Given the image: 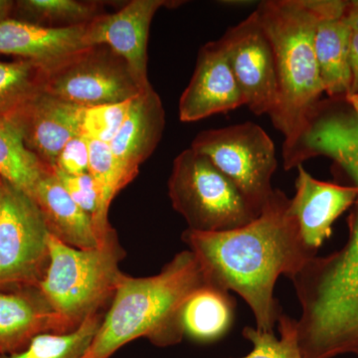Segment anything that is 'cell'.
<instances>
[{"instance_id": "obj_26", "label": "cell", "mask_w": 358, "mask_h": 358, "mask_svg": "<svg viewBox=\"0 0 358 358\" xmlns=\"http://www.w3.org/2000/svg\"><path fill=\"white\" fill-rule=\"evenodd\" d=\"M133 101L84 108L81 136L89 141L110 143L121 129Z\"/></svg>"}, {"instance_id": "obj_3", "label": "cell", "mask_w": 358, "mask_h": 358, "mask_svg": "<svg viewBox=\"0 0 358 358\" xmlns=\"http://www.w3.org/2000/svg\"><path fill=\"white\" fill-rule=\"evenodd\" d=\"M322 3L324 0H264L255 10L274 50L278 98L268 117L284 136L286 171L293 169L294 155L324 93L313 47Z\"/></svg>"}, {"instance_id": "obj_16", "label": "cell", "mask_w": 358, "mask_h": 358, "mask_svg": "<svg viewBox=\"0 0 358 358\" xmlns=\"http://www.w3.org/2000/svg\"><path fill=\"white\" fill-rule=\"evenodd\" d=\"M73 331L38 288L0 291V357L24 350L39 334Z\"/></svg>"}, {"instance_id": "obj_18", "label": "cell", "mask_w": 358, "mask_h": 358, "mask_svg": "<svg viewBox=\"0 0 358 358\" xmlns=\"http://www.w3.org/2000/svg\"><path fill=\"white\" fill-rule=\"evenodd\" d=\"M87 24L48 28L8 18L0 22V55L32 61L43 67L53 64L89 47L85 39Z\"/></svg>"}, {"instance_id": "obj_21", "label": "cell", "mask_w": 358, "mask_h": 358, "mask_svg": "<svg viewBox=\"0 0 358 358\" xmlns=\"http://www.w3.org/2000/svg\"><path fill=\"white\" fill-rule=\"evenodd\" d=\"M52 169L25 147L13 124L0 119V176L32 197L40 179Z\"/></svg>"}, {"instance_id": "obj_31", "label": "cell", "mask_w": 358, "mask_h": 358, "mask_svg": "<svg viewBox=\"0 0 358 358\" xmlns=\"http://www.w3.org/2000/svg\"><path fill=\"white\" fill-rule=\"evenodd\" d=\"M14 7H15V2L11 0H0V22L8 20Z\"/></svg>"}, {"instance_id": "obj_32", "label": "cell", "mask_w": 358, "mask_h": 358, "mask_svg": "<svg viewBox=\"0 0 358 358\" xmlns=\"http://www.w3.org/2000/svg\"><path fill=\"white\" fill-rule=\"evenodd\" d=\"M345 100L355 110V113L358 114V93L350 94V95L346 96Z\"/></svg>"}, {"instance_id": "obj_12", "label": "cell", "mask_w": 358, "mask_h": 358, "mask_svg": "<svg viewBox=\"0 0 358 358\" xmlns=\"http://www.w3.org/2000/svg\"><path fill=\"white\" fill-rule=\"evenodd\" d=\"M166 0H133L114 13H103L86 28L87 46L107 45L128 63L141 88L152 87L148 78V41L152 18Z\"/></svg>"}, {"instance_id": "obj_29", "label": "cell", "mask_w": 358, "mask_h": 358, "mask_svg": "<svg viewBox=\"0 0 358 358\" xmlns=\"http://www.w3.org/2000/svg\"><path fill=\"white\" fill-rule=\"evenodd\" d=\"M350 73H352V86H350V94H357L358 93V31H353V30L350 37Z\"/></svg>"}, {"instance_id": "obj_25", "label": "cell", "mask_w": 358, "mask_h": 358, "mask_svg": "<svg viewBox=\"0 0 358 358\" xmlns=\"http://www.w3.org/2000/svg\"><path fill=\"white\" fill-rule=\"evenodd\" d=\"M278 324L280 338L274 333L259 331L256 327H244V338L253 348L241 358H303L296 345L294 319L282 313Z\"/></svg>"}, {"instance_id": "obj_13", "label": "cell", "mask_w": 358, "mask_h": 358, "mask_svg": "<svg viewBox=\"0 0 358 358\" xmlns=\"http://www.w3.org/2000/svg\"><path fill=\"white\" fill-rule=\"evenodd\" d=\"M244 106L220 39L200 48L189 84L179 100V119L193 122Z\"/></svg>"}, {"instance_id": "obj_22", "label": "cell", "mask_w": 358, "mask_h": 358, "mask_svg": "<svg viewBox=\"0 0 358 358\" xmlns=\"http://www.w3.org/2000/svg\"><path fill=\"white\" fill-rule=\"evenodd\" d=\"M103 317L101 313H93L70 333L39 334L24 350L0 358H84Z\"/></svg>"}, {"instance_id": "obj_10", "label": "cell", "mask_w": 358, "mask_h": 358, "mask_svg": "<svg viewBox=\"0 0 358 358\" xmlns=\"http://www.w3.org/2000/svg\"><path fill=\"white\" fill-rule=\"evenodd\" d=\"M244 99L256 115H270L278 98L274 50L256 11L220 38Z\"/></svg>"}, {"instance_id": "obj_17", "label": "cell", "mask_w": 358, "mask_h": 358, "mask_svg": "<svg viewBox=\"0 0 358 358\" xmlns=\"http://www.w3.org/2000/svg\"><path fill=\"white\" fill-rule=\"evenodd\" d=\"M345 0H324L313 37L315 58L324 93L331 100H345L350 93V49L352 29L346 22Z\"/></svg>"}, {"instance_id": "obj_23", "label": "cell", "mask_w": 358, "mask_h": 358, "mask_svg": "<svg viewBox=\"0 0 358 358\" xmlns=\"http://www.w3.org/2000/svg\"><path fill=\"white\" fill-rule=\"evenodd\" d=\"M15 7L27 22L48 28L84 25L102 14L98 2L77 0H22Z\"/></svg>"}, {"instance_id": "obj_20", "label": "cell", "mask_w": 358, "mask_h": 358, "mask_svg": "<svg viewBox=\"0 0 358 358\" xmlns=\"http://www.w3.org/2000/svg\"><path fill=\"white\" fill-rule=\"evenodd\" d=\"M235 301L229 292L205 285L183 306L181 322L185 334L199 343L222 338L233 326Z\"/></svg>"}, {"instance_id": "obj_27", "label": "cell", "mask_w": 358, "mask_h": 358, "mask_svg": "<svg viewBox=\"0 0 358 358\" xmlns=\"http://www.w3.org/2000/svg\"><path fill=\"white\" fill-rule=\"evenodd\" d=\"M54 173L73 201L93 218L98 204V193L91 174L87 173L72 176L56 169H54Z\"/></svg>"}, {"instance_id": "obj_11", "label": "cell", "mask_w": 358, "mask_h": 358, "mask_svg": "<svg viewBox=\"0 0 358 358\" xmlns=\"http://www.w3.org/2000/svg\"><path fill=\"white\" fill-rule=\"evenodd\" d=\"M83 109L42 89L9 115L6 121L16 129L25 147L45 166L53 169L66 143L81 136Z\"/></svg>"}, {"instance_id": "obj_24", "label": "cell", "mask_w": 358, "mask_h": 358, "mask_svg": "<svg viewBox=\"0 0 358 358\" xmlns=\"http://www.w3.org/2000/svg\"><path fill=\"white\" fill-rule=\"evenodd\" d=\"M43 66L32 61H0V119L6 120L43 89Z\"/></svg>"}, {"instance_id": "obj_1", "label": "cell", "mask_w": 358, "mask_h": 358, "mask_svg": "<svg viewBox=\"0 0 358 358\" xmlns=\"http://www.w3.org/2000/svg\"><path fill=\"white\" fill-rule=\"evenodd\" d=\"M301 152L333 159L358 190V114L346 102L320 108ZM355 205L343 248L313 257L289 278L301 306L294 331L303 358L358 355V194Z\"/></svg>"}, {"instance_id": "obj_7", "label": "cell", "mask_w": 358, "mask_h": 358, "mask_svg": "<svg viewBox=\"0 0 358 358\" xmlns=\"http://www.w3.org/2000/svg\"><path fill=\"white\" fill-rule=\"evenodd\" d=\"M190 148L208 157L260 215L274 193L272 179L278 166L274 143L265 129L253 122L206 129Z\"/></svg>"}, {"instance_id": "obj_33", "label": "cell", "mask_w": 358, "mask_h": 358, "mask_svg": "<svg viewBox=\"0 0 358 358\" xmlns=\"http://www.w3.org/2000/svg\"><path fill=\"white\" fill-rule=\"evenodd\" d=\"M7 181L0 176V204L3 199L4 193H6Z\"/></svg>"}, {"instance_id": "obj_19", "label": "cell", "mask_w": 358, "mask_h": 358, "mask_svg": "<svg viewBox=\"0 0 358 358\" xmlns=\"http://www.w3.org/2000/svg\"><path fill=\"white\" fill-rule=\"evenodd\" d=\"M31 199L38 206L49 234L76 249L100 246L92 216L75 203L51 169L40 179Z\"/></svg>"}, {"instance_id": "obj_5", "label": "cell", "mask_w": 358, "mask_h": 358, "mask_svg": "<svg viewBox=\"0 0 358 358\" xmlns=\"http://www.w3.org/2000/svg\"><path fill=\"white\" fill-rule=\"evenodd\" d=\"M49 265L38 288L52 310L76 329L113 299L126 256L115 231L100 246L76 249L48 235Z\"/></svg>"}, {"instance_id": "obj_6", "label": "cell", "mask_w": 358, "mask_h": 358, "mask_svg": "<svg viewBox=\"0 0 358 358\" xmlns=\"http://www.w3.org/2000/svg\"><path fill=\"white\" fill-rule=\"evenodd\" d=\"M169 195L174 210L197 232H224L243 227L258 217L236 185L192 148L176 157Z\"/></svg>"}, {"instance_id": "obj_14", "label": "cell", "mask_w": 358, "mask_h": 358, "mask_svg": "<svg viewBox=\"0 0 358 358\" xmlns=\"http://www.w3.org/2000/svg\"><path fill=\"white\" fill-rule=\"evenodd\" d=\"M166 127V112L152 87L134 99L126 120L109 143L115 185L121 192L136 178L141 164L155 152Z\"/></svg>"}, {"instance_id": "obj_15", "label": "cell", "mask_w": 358, "mask_h": 358, "mask_svg": "<svg viewBox=\"0 0 358 358\" xmlns=\"http://www.w3.org/2000/svg\"><path fill=\"white\" fill-rule=\"evenodd\" d=\"M296 194L291 199L293 214L303 243L313 253L327 238L336 219L355 203L358 190L355 186H343L317 180L299 166Z\"/></svg>"}, {"instance_id": "obj_2", "label": "cell", "mask_w": 358, "mask_h": 358, "mask_svg": "<svg viewBox=\"0 0 358 358\" xmlns=\"http://www.w3.org/2000/svg\"><path fill=\"white\" fill-rule=\"evenodd\" d=\"M182 240L207 284L239 294L253 313L256 329L268 333H274L282 315L274 296L280 275L291 277L317 256L303 243L291 199L280 189L243 227L211 233L186 229Z\"/></svg>"}, {"instance_id": "obj_8", "label": "cell", "mask_w": 358, "mask_h": 358, "mask_svg": "<svg viewBox=\"0 0 358 358\" xmlns=\"http://www.w3.org/2000/svg\"><path fill=\"white\" fill-rule=\"evenodd\" d=\"M43 91L88 108L134 100L145 90L124 58L107 45H95L45 66Z\"/></svg>"}, {"instance_id": "obj_4", "label": "cell", "mask_w": 358, "mask_h": 358, "mask_svg": "<svg viewBox=\"0 0 358 358\" xmlns=\"http://www.w3.org/2000/svg\"><path fill=\"white\" fill-rule=\"evenodd\" d=\"M205 285L203 272L190 250L176 254L152 277L122 274L109 310L84 358H110L141 338L159 348L178 345L185 336L183 306Z\"/></svg>"}, {"instance_id": "obj_30", "label": "cell", "mask_w": 358, "mask_h": 358, "mask_svg": "<svg viewBox=\"0 0 358 358\" xmlns=\"http://www.w3.org/2000/svg\"><path fill=\"white\" fill-rule=\"evenodd\" d=\"M343 16L353 31H358V0L346 1Z\"/></svg>"}, {"instance_id": "obj_28", "label": "cell", "mask_w": 358, "mask_h": 358, "mask_svg": "<svg viewBox=\"0 0 358 358\" xmlns=\"http://www.w3.org/2000/svg\"><path fill=\"white\" fill-rule=\"evenodd\" d=\"M89 143L83 136H78L66 143L61 150L54 169L72 176L89 171Z\"/></svg>"}, {"instance_id": "obj_9", "label": "cell", "mask_w": 358, "mask_h": 358, "mask_svg": "<svg viewBox=\"0 0 358 358\" xmlns=\"http://www.w3.org/2000/svg\"><path fill=\"white\" fill-rule=\"evenodd\" d=\"M48 235L34 200L7 182L0 204V291L38 287L49 265Z\"/></svg>"}]
</instances>
